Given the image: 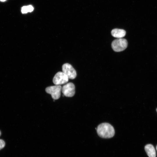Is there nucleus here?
Here are the masks:
<instances>
[{"mask_svg": "<svg viewBox=\"0 0 157 157\" xmlns=\"http://www.w3.org/2000/svg\"><path fill=\"white\" fill-rule=\"evenodd\" d=\"M97 131L98 135L100 137L105 138H112L115 133L113 127L107 123H102L99 125Z\"/></svg>", "mask_w": 157, "mask_h": 157, "instance_id": "f257e3e1", "label": "nucleus"}, {"mask_svg": "<svg viewBox=\"0 0 157 157\" xmlns=\"http://www.w3.org/2000/svg\"><path fill=\"white\" fill-rule=\"evenodd\" d=\"M128 42L124 38H117L114 40L111 44L113 50L116 52H120L124 50L127 47Z\"/></svg>", "mask_w": 157, "mask_h": 157, "instance_id": "f03ea898", "label": "nucleus"}, {"mask_svg": "<svg viewBox=\"0 0 157 157\" xmlns=\"http://www.w3.org/2000/svg\"><path fill=\"white\" fill-rule=\"evenodd\" d=\"M62 87L60 85H55L48 87L45 89L47 93L50 94L54 100L59 99L60 96Z\"/></svg>", "mask_w": 157, "mask_h": 157, "instance_id": "7ed1b4c3", "label": "nucleus"}, {"mask_svg": "<svg viewBox=\"0 0 157 157\" xmlns=\"http://www.w3.org/2000/svg\"><path fill=\"white\" fill-rule=\"evenodd\" d=\"M69 79L67 76L63 72H59L54 76L53 81L55 85H60L67 83Z\"/></svg>", "mask_w": 157, "mask_h": 157, "instance_id": "20e7f679", "label": "nucleus"}, {"mask_svg": "<svg viewBox=\"0 0 157 157\" xmlns=\"http://www.w3.org/2000/svg\"><path fill=\"white\" fill-rule=\"evenodd\" d=\"M63 72L70 79H74L76 77V71L71 65L68 63L64 64L62 66Z\"/></svg>", "mask_w": 157, "mask_h": 157, "instance_id": "39448f33", "label": "nucleus"}, {"mask_svg": "<svg viewBox=\"0 0 157 157\" xmlns=\"http://www.w3.org/2000/svg\"><path fill=\"white\" fill-rule=\"evenodd\" d=\"M61 91L64 96L68 97H72L75 93V85L72 83H67L62 87Z\"/></svg>", "mask_w": 157, "mask_h": 157, "instance_id": "423d86ee", "label": "nucleus"}, {"mask_svg": "<svg viewBox=\"0 0 157 157\" xmlns=\"http://www.w3.org/2000/svg\"><path fill=\"white\" fill-rule=\"evenodd\" d=\"M111 34L114 37L117 38H122L125 36L126 32L123 29L115 28L112 30Z\"/></svg>", "mask_w": 157, "mask_h": 157, "instance_id": "0eeeda50", "label": "nucleus"}, {"mask_svg": "<svg viewBox=\"0 0 157 157\" xmlns=\"http://www.w3.org/2000/svg\"><path fill=\"white\" fill-rule=\"evenodd\" d=\"M144 149L149 157H156V152L153 145L150 144H147L145 146Z\"/></svg>", "mask_w": 157, "mask_h": 157, "instance_id": "6e6552de", "label": "nucleus"}, {"mask_svg": "<svg viewBox=\"0 0 157 157\" xmlns=\"http://www.w3.org/2000/svg\"><path fill=\"white\" fill-rule=\"evenodd\" d=\"M5 145L4 141L3 140L0 139V150L4 147Z\"/></svg>", "mask_w": 157, "mask_h": 157, "instance_id": "1a4fd4ad", "label": "nucleus"}, {"mask_svg": "<svg viewBox=\"0 0 157 157\" xmlns=\"http://www.w3.org/2000/svg\"><path fill=\"white\" fill-rule=\"evenodd\" d=\"M21 12L22 13H26L28 12L27 6H24L22 8Z\"/></svg>", "mask_w": 157, "mask_h": 157, "instance_id": "9d476101", "label": "nucleus"}, {"mask_svg": "<svg viewBox=\"0 0 157 157\" xmlns=\"http://www.w3.org/2000/svg\"><path fill=\"white\" fill-rule=\"evenodd\" d=\"M28 12H31L33 10V8L31 5H29L27 6Z\"/></svg>", "mask_w": 157, "mask_h": 157, "instance_id": "9b49d317", "label": "nucleus"}, {"mask_svg": "<svg viewBox=\"0 0 157 157\" xmlns=\"http://www.w3.org/2000/svg\"><path fill=\"white\" fill-rule=\"evenodd\" d=\"M6 0H0V1H6Z\"/></svg>", "mask_w": 157, "mask_h": 157, "instance_id": "f8f14e48", "label": "nucleus"}, {"mask_svg": "<svg viewBox=\"0 0 157 157\" xmlns=\"http://www.w3.org/2000/svg\"><path fill=\"white\" fill-rule=\"evenodd\" d=\"M1 131H0V136L1 135Z\"/></svg>", "mask_w": 157, "mask_h": 157, "instance_id": "ddd939ff", "label": "nucleus"}, {"mask_svg": "<svg viewBox=\"0 0 157 157\" xmlns=\"http://www.w3.org/2000/svg\"><path fill=\"white\" fill-rule=\"evenodd\" d=\"M156 150H157V145L156 147Z\"/></svg>", "mask_w": 157, "mask_h": 157, "instance_id": "4468645a", "label": "nucleus"}, {"mask_svg": "<svg viewBox=\"0 0 157 157\" xmlns=\"http://www.w3.org/2000/svg\"><path fill=\"white\" fill-rule=\"evenodd\" d=\"M156 111H157V108L156 109Z\"/></svg>", "mask_w": 157, "mask_h": 157, "instance_id": "2eb2a0df", "label": "nucleus"}]
</instances>
